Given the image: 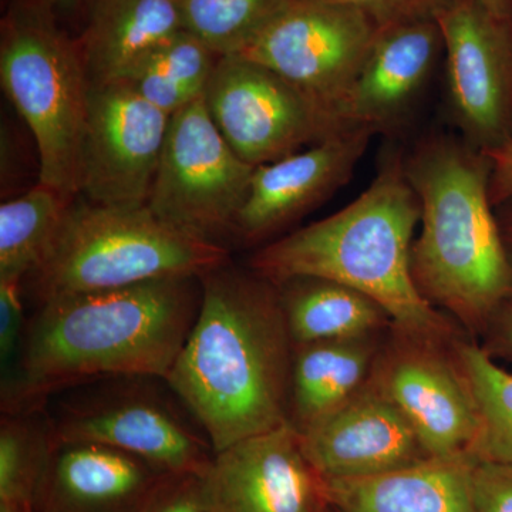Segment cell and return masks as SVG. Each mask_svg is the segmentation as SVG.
I'll list each match as a JSON object with an SVG mask.
<instances>
[{
    "instance_id": "7a4b0ae2",
    "label": "cell",
    "mask_w": 512,
    "mask_h": 512,
    "mask_svg": "<svg viewBox=\"0 0 512 512\" xmlns=\"http://www.w3.org/2000/svg\"><path fill=\"white\" fill-rule=\"evenodd\" d=\"M201 285L197 319L164 382L218 453L291 423L293 342L264 276L225 264Z\"/></svg>"
},
{
    "instance_id": "3957f363",
    "label": "cell",
    "mask_w": 512,
    "mask_h": 512,
    "mask_svg": "<svg viewBox=\"0 0 512 512\" xmlns=\"http://www.w3.org/2000/svg\"><path fill=\"white\" fill-rule=\"evenodd\" d=\"M404 167L421 208L414 284L478 340L512 301V264L490 200V157L463 137L434 134L404 157Z\"/></svg>"
},
{
    "instance_id": "ac0fdd59",
    "label": "cell",
    "mask_w": 512,
    "mask_h": 512,
    "mask_svg": "<svg viewBox=\"0 0 512 512\" xmlns=\"http://www.w3.org/2000/svg\"><path fill=\"white\" fill-rule=\"evenodd\" d=\"M165 474L119 448L55 443L36 512H134Z\"/></svg>"
},
{
    "instance_id": "52a82bcc",
    "label": "cell",
    "mask_w": 512,
    "mask_h": 512,
    "mask_svg": "<svg viewBox=\"0 0 512 512\" xmlns=\"http://www.w3.org/2000/svg\"><path fill=\"white\" fill-rule=\"evenodd\" d=\"M379 30L342 3L291 0L237 56L281 76L340 134L353 128L350 96Z\"/></svg>"
},
{
    "instance_id": "7c38bea8",
    "label": "cell",
    "mask_w": 512,
    "mask_h": 512,
    "mask_svg": "<svg viewBox=\"0 0 512 512\" xmlns=\"http://www.w3.org/2000/svg\"><path fill=\"white\" fill-rule=\"evenodd\" d=\"M204 101L229 147L252 167L275 163L336 136L298 90L245 57L218 59Z\"/></svg>"
},
{
    "instance_id": "f546056e",
    "label": "cell",
    "mask_w": 512,
    "mask_h": 512,
    "mask_svg": "<svg viewBox=\"0 0 512 512\" xmlns=\"http://www.w3.org/2000/svg\"><path fill=\"white\" fill-rule=\"evenodd\" d=\"M471 491L474 511L512 512V463L476 460Z\"/></svg>"
},
{
    "instance_id": "9a60e30c",
    "label": "cell",
    "mask_w": 512,
    "mask_h": 512,
    "mask_svg": "<svg viewBox=\"0 0 512 512\" xmlns=\"http://www.w3.org/2000/svg\"><path fill=\"white\" fill-rule=\"evenodd\" d=\"M301 439L322 480L379 476L431 458L406 414L370 377Z\"/></svg>"
},
{
    "instance_id": "4dcf8cb0",
    "label": "cell",
    "mask_w": 512,
    "mask_h": 512,
    "mask_svg": "<svg viewBox=\"0 0 512 512\" xmlns=\"http://www.w3.org/2000/svg\"><path fill=\"white\" fill-rule=\"evenodd\" d=\"M20 286L19 282H0V359L6 373L13 359L22 352L28 326L23 315Z\"/></svg>"
},
{
    "instance_id": "d6a6232c",
    "label": "cell",
    "mask_w": 512,
    "mask_h": 512,
    "mask_svg": "<svg viewBox=\"0 0 512 512\" xmlns=\"http://www.w3.org/2000/svg\"><path fill=\"white\" fill-rule=\"evenodd\" d=\"M485 154L491 160L490 200L495 208L512 197V143Z\"/></svg>"
},
{
    "instance_id": "2e32d148",
    "label": "cell",
    "mask_w": 512,
    "mask_h": 512,
    "mask_svg": "<svg viewBox=\"0 0 512 512\" xmlns=\"http://www.w3.org/2000/svg\"><path fill=\"white\" fill-rule=\"evenodd\" d=\"M373 136L369 128H352L256 167L232 234L244 244L268 241L318 207L349 183Z\"/></svg>"
},
{
    "instance_id": "6da1fadb",
    "label": "cell",
    "mask_w": 512,
    "mask_h": 512,
    "mask_svg": "<svg viewBox=\"0 0 512 512\" xmlns=\"http://www.w3.org/2000/svg\"><path fill=\"white\" fill-rule=\"evenodd\" d=\"M201 296L200 276H173L40 302L2 384V413L40 410L56 390L99 379H167Z\"/></svg>"
},
{
    "instance_id": "7402d4cb",
    "label": "cell",
    "mask_w": 512,
    "mask_h": 512,
    "mask_svg": "<svg viewBox=\"0 0 512 512\" xmlns=\"http://www.w3.org/2000/svg\"><path fill=\"white\" fill-rule=\"evenodd\" d=\"M276 288L293 345L380 335L393 323L365 293L329 279L298 276Z\"/></svg>"
},
{
    "instance_id": "603a6c76",
    "label": "cell",
    "mask_w": 512,
    "mask_h": 512,
    "mask_svg": "<svg viewBox=\"0 0 512 512\" xmlns=\"http://www.w3.org/2000/svg\"><path fill=\"white\" fill-rule=\"evenodd\" d=\"M220 56L181 30L157 46L127 83L151 104L173 116L207 89Z\"/></svg>"
},
{
    "instance_id": "ffe728a7",
    "label": "cell",
    "mask_w": 512,
    "mask_h": 512,
    "mask_svg": "<svg viewBox=\"0 0 512 512\" xmlns=\"http://www.w3.org/2000/svg\"><path fill=\"white\" fill-rule=\"evenodd\" d=\"M183 29L180 0H97L82 52L90 83L127 82Z\"/></svg>"
},
{
    "instance_id": "8d00e7d4",
    "label": "cell",
    "mask_w": 512,
    "mask_h": 512,
    "mask_svg": "<svg viewBox=\"0 0 512 512\" xmlns=\"http://www.w3.org/2000/svg\"><path fill=\"white\" fill-rule=\"evenodd\" d=\"M322 512H339L338 510H335V508L330 507L329 504H326V507L323 508Z\"/></svg>"
},
{
    "instance_id": "ba28073f",
    "label": "cell",
    "mask_w": 512,
    "mask_h": 512,
    "mask_svg": "<svg viewBox=\"0 0 512 512\" xmlns=\"http://www.w3.org/2000/svg\"><path fill=\"white\" fill-rule=\"evenodd\" d=\"M255 168L229 147L202 94L171 116L147 207L171 227L222 245L234 232Z\"/></svg>"
},
{
    "instance_id": "5b68a950",
    "label": "cell",
    "mask_w": 512,
    "mask_h": 512,
    "mask_svg": "<svg viewBox=\"0 0 512 512\" xmlns=\"http://www.w3.org/2000/svg\"><path fill=\"white\" fill-rule=\"evenodd\" d=\"M228 264L224 245L192 237L156 217L147 205L121 207L72 201L32 272L37 299L109 291L201 276Z\"/></svg>"
},
{
    "instance_id": "d590c367",
    "label": "cell",
    "mask_w": 512,
    "mask_h": 512,
    "mask_svg": "<svg viewBox=\"0 0 512 512\" xmlns=\"http://www.w3.org/2000/svg\"><path fill=\"white\" fill-rule=\"evenodd\" d=\"M53 2L60 3V5H69V3H73L74 0H53Z\"/></svg>"
},
{
    "instance_id": "30bf717a",
    "label": "cell",
    "mask_w": 512,
    "mask_h": 512,
    "mask_svg": "<svg viewBox=\"0 0 512 512\" xmlns=\"http://www.w3.org/2000/svg\"><path fill=\"white\" fill-rule=\"evenodd\" d=\"M144 379L123 377L64 404L50 420L53 441L103 444L143 458L163 473L202 476L214 457L210 441Z\"/></svg>"
},
{
    "instance_id": "277c9868",
    "label": "cell",
    "mask_w": 512,
    "mask_h": 512,
    "mask_svg": "<svg viewBox=\"0 0 512 512\" xmlns=\"http://www.w3.org/2000/svg\"><path fill=\"white\" fill-rule=\"evenodd\" d=\"M421 208L404 156L392 151L356 200L328 218L266 242L249 268L278 285L298 276L339 282L382 305L393 322L436 335L463 329L430 305L412 276Z\"/></svg>"
},
{
    "instance_id": "484cf974",
    "label": "cell",
    "mask_w": 512,
    "mask_h": 512,
    "mask_svg": "<svg viewBox=\"0 0 512 512\" xmlns=\"http://www.w3.org/2000/svg\"><path fill=\"white\" fill-rule=\"evenodd\" d=\"M456 348L480 414V434L471 456L512 463V372L468 335L456 340Z\"/></svg>"
},
{
    "instance_id": "836d02e7",
    "label": "cell",
    "mask_w": 512,
    "mask_h": 512,
    "mask_svg": "<svg viewBox=\"0 0 512 512\" xmlns=\"http://www.w3.org/2000/svg\"><path fill=\"white\" fill-rule=\"evenodd\" d=\"M495 215H497L501 237H503L508 258H510L512 264V197L495 207Z\"/></svg>"
},
{
    "instance_id": "e575fe53",
    "label": "cell",
    "mask_w": 512,
    "mask_h": 512,
    "mask_svg": "<svg viewBox=\"0 0 512 512\" xmlns=\"http://www.w3.org/2000/svg\"><path fill=\"white\" fill-rule=\"evenodd\" d=\"M497 18L512 20V0H478Z\"/></svg>"
},
{
    "instance_id": "4fadbf2b",
    "label": "cell",
    "mask_w": 512,
    "mask_h": 512,
    "mask_svg": "<svg viewBox=\"0 0 512 512\" xmlns=\"http://www.w3.org/2000/svg\"><path fill=\"white\" fill-rule=\"evenodd\" d=\"M170 121L130 83H90L80 194L97 204L147 205Z\"/></svg>"
},
{
    "instance_id": "44dd1931",
    "label": "cell",
    "mask_w": 512,
    "mask_h": 512,
    "mask_svg": "<svg viewBox=\"0 0 512 512\" xmlns=\"http://www.w3.org/2000/svg\"><path fill=\"white\" fill-rule=\"evenodd\" d=\"M384 333L293 345L289 421L299 434L369 380Z\"/></svg>"
},
{
    "instance_id": "1f68e13d",
    "label": "cell",
    "mask_w": 512,
    "mask_h": 512,
    "mask_svg": "<svg viewBox=\"0 0 512 512\" xmlns=\"http://www.w3.org/2000/svg\"><path fill=\"white\" fill-rule=\"evenodd\" d=\"M477 342L495 362L512 366V301L495 313Z\"/></svg>"
},
{
    "instance_id": "83f0119b",
    "label": "cell",
    "mask_w": 512,
    "mask_h": 512,
    "mask_svg": "<svg viewBox=\"0 0 512 512\" xmlns=\"http://www.w3.org/2000/svg\"><path fill=\"white\" fill-rule=\"evenodd\" d=\"M134 512H208L200 474H165Z\"/></svg>"
},
{
    "instance_id": "4316f807",
    "label": "cell",
    "mask_w": 512,
    "mask_h": 512,
    "mask_svg": "<svg viewBox=\"0 0 512 512\" xmlns=\"http://www.w3.org/2000/svg\"><path fill=\"white\" fill-rule=\"evenodd\" d=\"M291 0H180L183 29L217 56L239 55Z\"/></svg>"
},
{
    "instance_id": "8fae6325",
    "label": "cell",
    "mask_w": 512,
    "mask_h": 512,
    "mask_svg": "<svg viewBox=\"0 0 512 512\" xmlns=\"http://www.w3.org/2000/svg\"><path fill=\"white\" fill-rule=\"evenodd\" d=\"M436 22L448 110L460 137L484 153L512 143V20L478 0H453Z\"/></svg>"
},
{
    "instance_id": "d4e9b609",
    "label": "cell",
    "mask_w": 512,
    "mask_h": 512,
    "mask_svg": "<svg viewBox=\"0 0 512 512\" xmlns=\"http://www.w3.org/2000/svg\"><path fill=\"white\" fill-rule=\"evenodd\" d=\"M0 423V504L36 512L52 454L50 420L40 410L2 413Z\"/></svg>"
},
{
    "instance_id": "cb8c5ba5",
    "label": "cell",
    "mask_w": 512,
    "mask_h": 512,
    "mask_svg": "<svg viewBox=\"0 0 512 512\" xmlns=\"http://www.w3.org/2000/svg\"><path fill=\"white\" fill-rule=\"evenodd\" d=\"M39 183L0 207V282H19L32 274L72 204Z\"/></svg>"
},
{
    "instance_id": "5bb4252c",
    "label": "cell",
    "mask_w": 512,
    "mask_h": 512,
    "mask_svg": "<svg viewBox=\"0 0 512 512\" xmlns=\"http://www.w3.org/2000/svg\"><path fill=\"white\" fill-rule=\"evenodd\" d=\"M208 512H322L323 480L291 423L214 453L201 476Z\"/></svg>"
},
{
    "instance_id": "8992f818",
    "label": "cell",
    "mask_w": 512,
    "mask_h": 512,
    "mask_svg": "<svg viewBox=\"0 0 512 512\" xmlns=\"http://www.w3.org/2000/svg\"><path fill=\"white\" fill-rule=\"evenodd\" d=\"M0 80L35 137L39 183L74 200L90 87L79 47L40 10H13L3 22Z\"/></svg>"
},
{
    "instance_id": "9c48e42d",
    "label": "cell",
    "mask_w": 512,
    "mask_h": 512,
    "mask_svg": "<svg viewBox=\"0 0 512 512\" xmlns=\"http://www.w3.org/2000/svg\"><path fill=\"white\" fill-rule=\"evenodd\" d=\"M392 323L370 379L413 424L430 457L471 454L480 414L456 340Z\"/></svg>"
},
{
    "instance_id": "e0dca14e",
    "label": "cell",
    "mask_w": 512,
    "mask_h": 512,
    "mask_svg": "<svg viewBox=\"0 0 512 512\" xmlns=\"http://www.w3.org/2000/svg\"><path fill=\"white\" fill-rule=\"evenodd\" d=\"M441 49L436 19L379 30L350 96V126L375 134L402 126L426 89Z\"/></svg>"
},
{
    "instance_id": "d6986e66",
    "label": "cell",
    "mask_w": 512,
    "mask_h": 512,
    "mask_svg": "<svg viewBox=\"0 0 512 512\" xmlns=\"http://www.w3.org/2000/svg\"><path fill=\"white\" fill-rule=\"evenodd\" d=\"M476 458L431 457L379 476L323 480L326 504L339 512H476Z\"/></svg>"
},
{
    "instance_id": "f1b7e54d",
    "label": "cell",
    "mask_w": 512,
    "mask_h": 512,
    "mask_svg": "<svg viewBox=\"0 0 512 512\" xmlns=\"http://www.w3.org/2000/svg\"><path fill=\"white\" fill-rule=\"evenodd\" d=\"M342 3L365 13L367 18L380 30L416 22V20L436 19L441 10L453 0H329Z\"/></svg>"
}]
</instances>
